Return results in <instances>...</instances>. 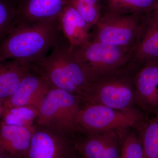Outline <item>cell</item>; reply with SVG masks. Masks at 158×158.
I'll use <instances>...</instances> for the list:
<instances>
[{
	"label": "cell",
	"mask_w": 158,
	"mask_h": 158,
	"mask_svg": "<svg viewBox=\"0 0 158 158\" xmlns=\"http://www.w3.org/2000/svg\"><path fill=\"white\" fill-rule=\"evenodd\" d=\"M62 35L58 18L32 23H14L0 40V60L33 65L48 56Z\"/></svg>",
	"instance_id": "obj_1"
},
{
	"label": "cell",
	"mask_w": 158,
	"mask_h": 158,
	"mask_svg": "<svg viewBox=\"0 0 158 158\" xmlns=\"http://www.w3.org/2000/svg\"><path fill=\"white\" fill-rule=\"evenodd\" d=\"M51 86L62 89L85 101L92 83L75 57L73 47L62 36L50 53L35 64Z\"/></svg>",
	"instance_id": "obj_2"
},
{
	"label": "cell",
	"mask_w": 158,
	"mask_h": 158,
	"mask_svg": "<svg viewBox=\"0 0 158 158\" xmlns=\"http://www.w3.org/2000/svg\"><path fill=\"white\" fill-rule=\"evenodd\" d=\"M82 101L80 97L51 85L37 108L35 124L55 128L71 136L79 130L78 118Z\"/></svg>",
	"instance_id": "obj_3"
},
{
	"label": "cell",
	"mask_w": 158,
	"mask_h": 158,
	"mask_svg": "<svg viewBox=\"0 0 158 158\" xmlns=\"http://www.w3.org/2000/svg\"><path fill=\"white\" fill-rule=\"evenodd\" d=\"M132 51L131 49L91 40L81 46L73 47L76 59L92 83L126 65Z\"/></svg>",
	"instance_id": "obj_4"
},
{
	"label": "cell",
	"mask_w": 158,
	"mask_h": 158,
	"mask_svg": "<svg viewBox=\"0 0 158 158\" xmlns=\"http://www.w3.org/2000/svg\"><path fill=\"white\" fill-rule=\"evenodd\" d=\"M137 70L127 63L111 74L93 82L85 102L116 110L130 109L135 101L134 79Z\"/></svg>",
	"instance_id": "obj_5"
},
{
	"label": "cell",
	"mask_w": 158,
	"mask_h": 158,
	"mask_svg": "<svg viewBox=\"0 0 158 158\" xmlns=\"http://www.w3.org/2000/svg\"><path fill=\"white\" fill-rule=\"evenodd\" d=\"M146 15L102 14L91 29L90 40L133 50L145 27Z\"/></svg>",
	"instance_id": "obj_6"
},
{
	"label": "cell",
	"mask_w": 158,
	"mask_h": 158,
	"mask_svg": "<svg viewBox=\"0 0 158 158\" xmlns=\"http://www.w3.org/2000/svg\"><path fill=\"white\" fill-rule=\"evenodd\" d=\"M135 111L128 109L118 110L95 104L82 107L78 118L79 130L93 134L133 126L143 120Z\"/></svg>",
	"instance_id": "obj_7"
},
{
	"label": "cell",
	"mask_w": 158,
	"mask_h": 158,
	"mask_svg": "<svg viewBox=\"0 0 158 158\" xmlns=\"http://www.w3.org/2000/svg\"><path fill=\"white\" fill-rule=\"evenodd\" d=\"M75 152L71 136L55 128L35 124L26 158H70Z\"/></svg>",
	"instance_id": "obj_8"
},
{
	"label": "cell",
	"mask_w": 158,
	"mask_h": 158,
	"mask_svg": "<svg viewBox=\"0 0 158 158\" xmlns=\"http://www.w3.org/2000/svg\"><path fill=\"white\" fill-rule=\"evenodd\" d=\"M50 84L35 66L23 78L11 96L3 102L2 111L11 108H37L50 88Z\"/></svg>",
	"instance_id": "obj_9"
},
{
	"label": "cell",
	"mask_w": 158,
	"mask_h": 158,
	"mask_svg": "<svg viewBox=\"0 0 158 158\" xmlns=\"http://www.w3.org/2000/svg\"><path fill=\"white\" fill-rule=\"evenodd\" d=\"M73 142L82 158H120L121 139L114 131L90 134Z\"/></svg>",
	"instance_id": "obj_10"
},
{
	"label": "cell",
	"mask_w": 158,
	"mask_h": 158,
	"mask_svg": "<svg viewBox=\"0 0 158 158\" xmlns=\"http://www.w3.org/2000/svg\"><path fill=\"white\" fill-rule=\"evenodd\" d=\"M135 101L145 113H158V60L136 71L134 79Z\"/></svg>",
	"instance_id": "obj_11"
},
{
	"label": "cell",
	"mask_w": 158,
	"mask_h": 158,
	"mask_svg": "<svg viewBox=\"0 0 158 158\" xmlns=\"http://www.w3.org/2000/svg\"><path fill=\"white\" fill-rule=\"evenodd\" d=\"M67 0H21L14 23H32L58 18Z\"/></svg>",
	"instance_id": "obj_12"
},
{
	"label": "cell",
	"mask_w": 158,
	"mask_h": 158,
	"mask_svg": "<svg viewBox=\"0 0 158 158\" xmlns=\"http://www.w3.org/2000/svg\"><path fill=\"white\" fill-rule=\"evenodd\" d=\"M34 127L10 125L0 121V150L9 158H26Z\"/></svg>",
	"instance_id": "obj_13"
},
{
	"label": "cell",
	"mask_w": 158,
	"mask_h": 158,
	"mask_svg": "<svg viewBox=\"0 0 158 158\" xmlns=\"http://www.w3.org/2000/svg\"><path fill=\"white\" fill-rule=\"evenodd\" d=\"M62 35L72 46L87 44L91 39L87 23L71 5L67 3L58 17Z\"/></svg>",
	"instance_id": "obj_14"
},
{
	"label": "cell",
	"mask_w": 158,
	"mask_h": 158,
	"mask_svg": "<svg viewBox=\"0 0 158 158\" xmlns=\"http://www.w3.org/2000/svg\"><path fill=\"white\" fill-rule=\"evenodd\" d=\"M158 60V23L146 15V24L128 63L138 69Z\"/></svg>",
	"instance_id": "obj_15"
},
{
	"label": "cell",
	"mask_w": 158,
	"mask_h": 158,
	"mask_svg": "<svg viewBox=\"0 0 158 158\" xmlns=\"http://www.w3.org/2000/svg\"><path fill=\"white\" fill-rule=\"evenodd\" d=\"M34 68V65L17 60H0V99L4 102L11 96L23 78Z\"/></svg>",
	"instance_id": "obj_16"
},
{
	"label": "cell",
	"mask_w": 158,
	"mask_h": 158,
	"mask_svg": "<svg viewBox=\"0 0 158 158\" xmlns=\"http://www.w3.org/2000/svg\"><path fill=\"white\" fill-rule=\"evenodd\" d=\"M100 2L102 15H144L150 13L158 5V0H100Z\"/></svg>",
	"instance_id": "obj_17"
},
{
	"label": "cell",
	"mask_w": 158,
	"mask_h": 158,
	"mask_svg": "<svg viewBox=\"0 0 158 158\" xmlns=\"http://www.w3.org/2000/svg\"><path fill=\"white\" fill-rule=\"evenodd\" d=\"M38 115L37 108L21 106L2 111L0 121L5 124L18 126L33 127Z\"/></svg>",
	"instance_id": "obj_18"
},
{
	"label": "cell",
	"mask_w": 158,
	"mask_h": 158,
	"mask_svg": "<svg viewBox=\"0 0 158 158\" xmlns=\"http://www.w3.org/2000/svg\"><path fill=\"white\" fill-rule=\"evenodd\" d=\"M145 122L141 135L144 158H158V113Z\"/></svg>",
	"instance_id": "obj_19"
},
{
	"label": "cell",
	"mask_w": 158,
	"mask_h": 158,
	"mask_svg": "<svg viewBox=\"0 0 158 158\" xmlns=\"http://www.w3.org/2000/svg\"><path fill=\"white\" fill-rule=\"evenodd\" d=\"M87 23L91 31L93 26L101 16L100 0H67Z\"/></svg>",
	"instance_id": "obj_20"
},
{
	"label": "cell",
	"mask_w": 158,
	"mask_h": 158,
	"mask_svg": "<svg viewBox=\"0 0 158 158\" xmlns=\"http://www.w3.org/2000/svg\"><path fill=\"white\" fill-rule=\"evenodd\" d=\"M17 15V6L9 0H0V40L13 26Z\"/></svg>",
	"instance_id": "obj_21"
},
{
	"label": "cell",
	"mask_w": 158,
	"mask_h": 158,
	"mask_svg": "<svg viewBox=\"0 0 158 158\" xmlns=\"http://www.w3.org/2000/svg\"><path fill=\"white\" fill-rule=\"evenodd\" d=\"M121 139L120 158H144L140 136L131 134Z\"/></svg>",
	"instance_id": "obj_22"
},
{
	"label": "cell",
	"mask_w": 158,
	"mask_h": 158,
	"mask_svg": "<svg viewBox=\"0 0 158 158\" xmlns=\"http://www.w3.org/2000/svg\"><path fill=\"white\" fill-rule=\"evenodd\" d=\"M148 15L151 19L158 23V5L152 12L148 13Z\"/></svg>",
	"instance_id": "obj_23"
},
{
	"label": "cell",
	"mask_w": 158,
	"mask_h": 158,
	"mask_svg": "<svg viewBox=\"0 0 158 158\" xmlns=\"http://www.w3.org/2000/svg\"><path fill=\"white\" fill-rule=\"evenodd\" d=\"M3 103V101L2 100L0 99V120H1L2 113Z\"/></svg>",
	"instance_id": "obj_24"
},
{
	"label": "cell",
	"mask_w": 158,
	"mask_h": 158,
	"mask_svg": "<svg viewBox=\"0 0 158 158\" xmlns=\"http://www.w3.org/2000/svg\"><path fill=\"white\" fill-rule=\"evenodd\" d=\"M70 158H82L81 157V156L79 154H78L77 153L76 151L74 153L73 155V156H72Z\"/></svg>",
	"instance_id": "obj_25"
},
{
	"label": "cell",
	"mask_w": 158,
	"mask_h": 158,
	"mask_svg": "<svg viewBox=\"0 0 158 158\" xmlns=\"http://www.w3.org/2000/svg\"><path fill=\"white\" fill-rule=\"evenodd\" d=\"M0 158H9L6 154L0 150Z\"/></svg>",
	"instance_id": "obj_26"
},
{
	"label": "cell",
	"mask_w": 158,
	"mask_h": 158,
	"mask_svg": "<svg viewBox=\"0 0 158 158\" xmlns=\"http://www.w3.org/2000/svg\"><path fill=\"white\" fill-rule=\"evenodd\" d=\"M9 1H10L11 2L13 3L15 5H16V6H17L19 3L20 2L21 0H9Z\"/></svg>",
	"instance_id": "obj_27"
}]
</instances>
